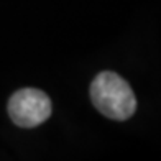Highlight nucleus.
<instances>
[{
    "instance_id": "f257e3e1",
    "label": "nucleus",
    "mask_w": 161,
    "mask_h": 161,
    "mask_svg": "<svg viewBox=\"0 0 161 161\" xmlns=\"http://www.w3.org/2000/svg\"><path fill=\"white\" fill-rule=\"evenodd\" d=\"M91 100L97 110L112 120H127L136 110V97L130 84L112 71H102L91 82Z\"/></svg>"
},
{
    "instance_id": "f03ea898",
    "label": "nucleus",
    "mask_w": 161,
    "mask_h": 161,
    "mask_svg": "<svg viewBox=\"0 0 161 161\" xmlns=\"http://www.w3.org/2000/svg\"><path fill=\"white\" fill-rule=\"evenodd\" d=\"M8 115L13 123L21 128L38 127L49 119L51 100L40 89H20L8 100Z\"/></svg>"
}]
</instances>
